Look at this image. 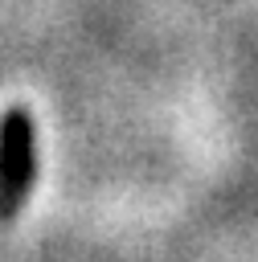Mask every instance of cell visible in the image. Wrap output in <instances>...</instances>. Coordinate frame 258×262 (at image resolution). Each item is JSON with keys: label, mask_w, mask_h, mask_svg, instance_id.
<instances>
[{"label": "cell", "mask_w": 258, "mask_h": 262, "mask_svg": "<svg viewBox=\"0 0 258 262\" xmlns=\"http://www.w3.org/2000/svg\"><path fill=\"white\" fill-rule=\"evenodd\" d=\"M25 180V123L8 119V135H4V205H12L16 184Z\"/></svg>", "instance_id": "6da1fadb"}]
</instances>
